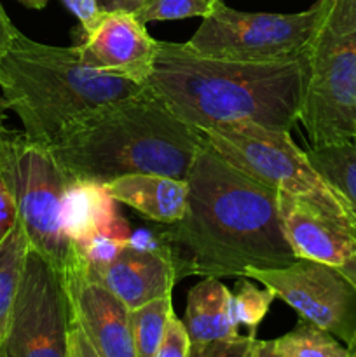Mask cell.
<instances>
[{
    "label": "cell",
    "instance_id": "cell-2",
    "mask_svg": "<svg viewBox=\"0 0 356 357\" xmlns=\"http://www.w3.org/2000/svg\"><path fill=\"white\" fill-rule=\"evenodd\" d=\"M304 56L272 63L198 54L185 44L159 42L145 86L198 131L253 122L292 131L302 101Z\"/></svg>",
    "mask_w": 356,
    "mask_h": 357
},
{
    "label": "cell",
    "instance_id": "cell-23",
    "mask_svg": "<svg viewBox=\"0 0 356 357\" xmlns=\"http://www.w3.org/2000/svg\"><path fill=\"white\" fill-rule=\"evenodd\" d=\"M215 0H147L136 13L143 24L152 21L184 20V17H205L212 10Z\"/></svg>",
    "mask_w": 356,
    "mask_h": 357
},
{
    "label": "cell",
    "instance_id": "cell-33",
    "mask_svg": "<svg viewBox=\"0 0 356 357\" xmlns=\"http://www.w3.org/2000/svg\"><path fill=\"white\" fill-rule=\"evenodd\" d=\"M255 357H285L274 351L269 340H257L255 344Z\"/></svg>",
    "mask_w": 356,
    "mask_h": 357
},
{
    "label": "cell",
    "instance_id": "cell-16",
    "mask_svg": "<svg viewBox=\"0 0 356 357\" xmlns=\"http://www.w3.org/2000/svg\"><path fill=\"white\" fill-rule=\"evenodd\" d=\"M117 201L103 183L72 180L63 195V229L70 243H84L117 220Z\"/></svg>",
    "mask_w": 356,
    "mask_h": 357
},
{
    "label": "cell",
    "instance_id": "cell-31",
    "mask_svg": "<svg viewBox=\"0 0 356 357\" xmlns=\"http://www.w3.org/2000/svg\"><path fill=\"white\" fill-rule=\"evenodd\" d=\"M7 112H9V107H7V103L3 101V98L0 96V159H2L3 152H6V149H7V145H9L10 138L16 135V131H14V129L7 128V124H6Z\"/></svg>",
    "mask_w": 356,
    "mask_h": 357
},
{
    "label": "cell",
    "instance_id": "cell-19",
    "mask_svg": "<svg viewBox=\"0 0 356 357\" xmlns=\"http://www.w3.org/2000/svg\"><path fill=\"white\" fill-rule=\"evenodd\" d=\"M314 169L356 215V138L306 150Z\"/></svg>",
    "mask_w": 356,
    "mask_h": 357
},
{
    "label": "cell",
    "instance_id": "cell-10",
    "mask_svg": "<svg viewBox=\"0 0 356 357\" xmlns=\"http://www.w3.org/2000/svg\"><path fill=\"white\" fill-rule=\"evenodd\" d=\"M246 278L271 289L276 298L334 335L344 345L356 335V291L337 267L297 260L281 268H246Z\"/></svg>",
    "mask_w": 356,
    "mask_h": 357
},
{
    "label": "cell",
    "instance_id": "cell-4",
    "mask_svg": "<svg viewBox=\"0 0 356 357\" xmlns=\"http://www.w3.org/2000/svg\"><path fill=\"white\" fill-rule=\"evenodd\" d=\"M145 86L84 65L79 49L31 40L20 30L0 61V91L30 142L51 149L66 126Z\"/></svg>",
    "mask_w": 356,
    "mask_h": 357
},
{
    "label": "cell",
    "instance_id": "cell-1",
    "mask_svg": "<svg viewBox=\"0 0 356 357\" xmlns=\"http://www.w3.org/2000/svg\"><path fill=\"white\" fill-rule=\"evenodd\" d=\"M185 181V215L157 234L170 248L178 279H239L246 278V268H281L297 261L274 188L244 174L206 143Z\"/></svg>",
    "mask_w": 356,
    "mask_h": 357
},
{
    "label": "cell",
    "instance_id": "cell-28",
    "mask_svg": "<svg viewBox=\"0 0 356 357\" xmlns=\"http://www.w3.org/2000/svg\"><path fill=\"white\" fill-rule=\"evenodd\" d=\"M70 352L73 357H100L86 338V335L82 333V330L77 326L75 321L72 323V330H70Z\"/></svg>",
    "mask_w": 356,
    "mask_h": 357
},
{
    "label": "cell",
    "instance_id": "cell-14",
    "mask_svg": "<svg viewBox=\"0 0 356 357\" xmlns=\"http://www.w3.org/2000/svg\"><path fill=\"white\" fill-rule=\"evenodd\" d=\"M86 267L91 278L110 289L129 310L171 296L175 282L178 281L170 248L161 241L154 246L128 244L108 264H86Z\"/></svg>",
    "mask_w": 356,
    "mask_h": 357
},
{
    "label": "cell",
    "instance_id": "cell-25",
    "mask_svg": "<svg viewBox=\"0 0 356 357\" xmlns=\"http://www.w3.org/2000/svg\"><path fill=\"white\" fill-rule=\"evenodd\" d=\"M188 351H191V338L187 330L177 314L171 312L157 357H188Z\"/></svg>",
    "mask_w": 356,
    "mask_h": 357
},
{
    "label": "cell",
    "instance_id": "cell-13",
    "mask_svg": "<svg viewBox=\"0 0 356 357\" xmlns=\"http://www.w3.org/2000/svg\"><path fill=\"white\" fill-rule=\"evenodd\" d=\"M278 208L285 237L297 260L341 267L356 253L351 220L339 218L307 199L283 192H278Z\"/></svg>",
    "mask_w": 356,
    "mask_h": 357
},
{
    "label": "cell",
    "instance_id": "cell-27",
    "mask_svg": "<svg viewBox=\"0 0 356 357\" xmlns=\"http://www.w3.org/2000/svg\"><path fill=\"white\" fill-rule=\"evenodd\" d=\"M17 220L16 202L10 195L9 188L0 178V241L6 237V234L13 229V225Z\"/></svg>",
    "mask_w": 356,
    "mask_h": 357
},
{
    "label": "cell",
    "instance_id": "cell-3",
    "mask_svg": "<svg viewBox=\"0 0 356 357\" xmlns=\"http://www.w3.org/2000/svg\"><path fill=\"white\" fill-rule=\"evenodd\" d=\"M202 145V132L177 117L145 86L80 115L49 150L70 181L105 185L142 173L187 180Z\"/></svg>",
    "mask_w": 356,
    "mask_h": 357
},
{
    "label": "cell",
    "instance_id": "cell-20",
    "mask_svg": "<svg viewBox=\"0 0 356 357\" xmlns=\"http://www.w3.org/2000/svg\"><path fill=\"white\" fill-rule=\"evenodd\" d=\"M269 344L285 357H349L348 345L306 319H300L292 331L269 340Z\"/></svg>",
    "mask_w": 356,
    "mask_h": 357
},
{
    "label": "cell",
    "instance_id": "cell-7",
    "mask_svg": "<svg viewBox=\"0 0 356 357\" xmlns=\"http://www.w3.org/2000/svg\"><path fill=\"white\" fill-rule=\"evenodd\" d=\"M0 178L9 188L30 250L63 271L70 239L63 229V195L70 180L49 146L30 142L23 131L10 138L2 159Z\"/></svg>",
    "mask_w": 356,
    "mask_h": 357
},
{
    "label": "cell",
    "instance_id": "cell-8",
    "mask_svg": "<svg viewBox=\"0 0 356 357\" xmlns=\"http://www.w3.org/2000/svg\"><path fill=\"white\" fill-rule=\"evenodd\" d=\"M318 14V0L309 9L295 14L244 13L215 0L185 45L198 54L234 61L300 59L316 26Z\"/></svg>",
    "mask_w": 356,
    "mask_h": 357
},
{
    "label": "cell",
    "instance_id": "cell-34",
    "mask_svg": "<svg viewBox=\"0 0 356 357\" xmlns=\"http://www.w3.org/2000/svg\"><path fill=\"white\" fill-rule=\"evenodd\" d=\"M21 2H23L24 6L31 7V9H42V7H45L47 0H21Z\"/></svg>",
    "mask_w": 356,
    "mask_h": 357
},
{
    "label": "cell",
    "instance_id": "cell-15",
    "mask_svg": "<svg viewBox=\"0 0 356 357\" xmlns=\"http://www.w3.org/2000/svg\"><path fill=\"white\" fill-rule=\"evenodd\" d=\"M108 194L161 225L181 220L187 209V181L163 174H126L105 183Z\"/></svg>",
    "mask_w": 356,
    "mask_h": 357
},
{
    "label": "cell",
    "instance_id": "cell-12",
    "mask_svg": "<svg viewBox=\"0 0 356 357\" xmlns=\"http://www.w3.org/2000/svg\"><path fill=\"white\" fill-rule=\"evenodd\" d=\"M77 49L89 68L145 86L159 52V40L150 37L136 14L114 10L105 13L91 33L82 35Z\"/></svg>",
    "mask_w": 356,
    "mask_h": 357
},
{
    "label": "cell",
    "instance_id": "cell-22",
    "mask_svg": "<svg viewBox=\"0 0 356 357\" xmlns=\"http://www.w3.org/2000/svg\"><path fill=\"white\" fill-rule=\"evenodd\" d=\"M276 295L269 288L255 286L250 278L237 279L236 291H230V319L237 328H250V333H257V326L267 316L269 307L274 302Z\"/></svg>",
    "mask_w": 356,
    "mask_h": 357
},
{
    "label": "cell",
    "instance_id": "cell-6",
    "mask_svg": "<svg viewBox=\"0 0 356 357\" xmlns=\"http://www.w3.org/2000/svg\"><path fill=\"white\" fill-rule=\"evenodd\" d=\"M202 136L213 152L265 187L307 199L339 218L351 220L348 206L314 169L290 131L241 122L215 126Z\"/></svg>",
    "mask_w": 356,
    "mask_h": 357
},
{
    "label": "cell",
    "instance_id": "cell-36",
    "mask_svg": "<svg viewBox=\"0 0 356 357\" xmlns=\"http://www.w3.org/2000/svg\"><path fill=\"white\" fill-rule=\"evenodd\" d=\"M68 357H73V356H72V352H68Z\"/></svg>",
    "mask_w": 356,
    "mask_h": 357
},
{
    "label": "cell",
    "instance_id": "cell-18",
    "mask_svg": "<svg viewBox=\"0 0 356 357\" xmlns=\"http://www.w3.org/2000/svg\"><path fill=\"white\" fill-rule=\"evenodd\" d=\"M28 251L30 244L27 234L20 220H16L13 229L0 241V357H3V345L9 333Z\"/></svg>",
    "mask_w": 356,
    "mask_h": 357
},
{
    "label": "cell",
    "instance_id": "cell-5",
    "mask_svg": "<svg viewBox=\"0 0 356 357\" xmlns=\"http://www.w3.org/2000/svg\"><path fill=\"white\" fill-rule=\"evenodd\" d=\"M299 122L311 146L356 138V0H318Z\"/></svg>",
    "mask_w": 356,
    "mask_h": 357
},
{
    "label": "cell",
    "instance_id": "cell-35",
    "mask_svg": "<svg viewBox=\"0 0 356 357\" xmlns=\"http://www.w3.org/2000/svg\"><path fill=\"white\" fill-rule=\"evenodd\" d=\"M349 349V357H356V335H355V340L348 345Z\"/></svg>",
    "mask_w": 356,
    "mask_h": 357
},
{
    "label": "cell",
    "instance_id": "cell-21",
    "mask_svg": "<svg viewBox=\"0 0 356 357\" xmlns=\"http://www.w3.org/2000/svg\"><path fill=\"white\" fill-rule=\"evenodd\" d=\"M171 312V296L154 300L140 309L131 310L135 357H157Z\"/></svg>",
    "mask_w": 356,
    "mask_h": 357
},
{
    "label": "cell",
    "instance_id": "cell-24",
    "mask_svg": "<svg viewBox=\"0 0 356 357\" xmlns=\"http://www.w3.org/2000/svg\"><path fill=\"white\" fill-rule=\"evenodd\" d=\"M257 338L253 333L237 335L227 340L206 342V344H191L188 357H255Z\"/></svg>",
    "mask_w": 356,
    "mask_h": 357
},
{
    "label": "cell",
    "instance_id": "cell-9",
    "mask_svg": "<svg viewBox=\"0 0 356 357\" xmlns=\"http://www.w3.org/2000/svg\"><path fill=\"white\" fill-rule=\"evenodd\" d=\"M73 314L61 271L30 250L3 357H68Z\"/></svg>",
    "mask_w": 356,
    "mask_h": 357
},
{
    "label": "cell",
    "instance_id": "cell-26",
    "mask_svg": "<svg viewBox=\"0 0 356 357\" xmlns=\"http://www.w3.org/2000/svg\"><path fill=\"white\" fill-rule=\"evenodd\" d=\"M63 2L82 24L84 35L91 33L105 14V10L98 6V0H63Z\"/></svg>",
    "mask_w": 356,
    "mask_h": 357
},
{
    "label": "cell",
    "instance_id": "cell-30",
    "mask_svg": "<svg viewBox=\"0 0 356 357\" xmlns=\"http://www.w3.org/2000/svg\"><path fill=\"white\" fill-rule=\"evenodd\" d=\"M147 0H98V6L105 13H114V10H124V13L136 14Z\"/></svg>",
    "mask_w": 356,
    "mask_h": 357
},
{
    "label": "cell",
    "instance_id": "cell-32",
    "mask_svg": "<svg viewBox=\"0 0 356 357\" xmlns=\"http://www.w3.org/2000/svg\"><path fill=\"white\" fill-rule=\"evenodd\" d=\"M351 225H353V229H355V234H356V215L355 213H351ZM337 268H339V272H341V274L348 279L349 284H351L356 291V253L353 255V257L349 258L344 265H341V267H337Z\"/></svg>",
    "mask_w": 356,
    "mask_h": 357
},
{
    "label": "cell",
    "instance_id": "cell-17",
    "mask_svg": "<svg viewBox=\"0 0 356 357\" xmlns=\"http://www.w3.org/2000/svg\"><path fill=\"white\" fill-rule=\"evenodd\" d=\"M230 289L220 279L205 278L188 289L187 309L181 319L191 344L227 340L237 337L230 319Z\"/></svg>",
    "mask_w": 356,
    "mask_h": 357
},
{
    "label": "cell",
    "instance_id": "cell-29",
    "mask_svg": "<svg viewBox=\"0 0 356 357\" xmlns=\"http://www.w3.org/2000/svg\"><path fill=\"white\" fill-rule=\"evenodd\" d=\"M16 31H17V28L14 26L13 21H10V17L7 16L3 6L0 3V61H2L3 54H6L7 49H9L10 42H13Z\"/></svg>",
    "mask_w": 356,
    "mask_h": 357
},
{
    "label": "cell",
    "instance_id": "cell-11",
    "mask_svg": "<svg viewBox=\"0 0 356 357\" xmlns=\"http://www.w3.org/2000/svg\"><path fill=\"white\" fill-rule=\"evenodd\" d=\"M73 321L100 357H135L131 310L110 289L93 279L82 257L70 243L61 271Z\"/></svg>",
    "mask_w": 356,
    "mask_h": 357
}]
</instances>
